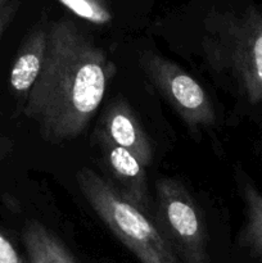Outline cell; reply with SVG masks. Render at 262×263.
I'll return each instance as SVG.
<instances>
[{"label": "cell", "instance_id": "obj_1", "mask_svg": "<svg viewBox=\"0 0 262 263\" xmlns=\"http://www.w3.org/2000/svg\"><path fill=\"white\" fill-rule=\"evenodd\" d=\"M117 68L73 21L48 23V53L40 76L23 104L49 144L81 136L102 104Z\"/></svg>", "mask_w": 262, "mask_h": 263}, {"label": "cell", "instance_id": "obj_2", "mask_svg": "<svg viewBox=\"0 0 262 263\" xmlns=\"http://www.w3.org/2000/svg\"><path fill=\"white\" fill-rule=\"evenodd\" d=\"M202 53L208 68L228 79L247 102H262V10L257 5L211 12Z\"/></svg>", "mask_w": 262, "mask_h": 263}, {"label": "cell", "instance_id": "obj_3", "mask_svg": "<svg viewBox=\"0 0 262 263\" xmlns=\"http://www.w3.org/2000/svg\"><path fill=\"white\" fill-rule=\"evenodd\" d=\"M82 197L95 215L140 263H181L151 213L126 199L109 180L89 167L76 174Z\"/></svg>", "mask_w": 262, "mask_h": 263}, {"label": "cell", "instance_id": "obj_4", "mask_svg": "<svg viewBox=\"0 0 262 263\" xmlns=\"http://www.w3.org/2000/svg\"><path fill=\"white\" fill-rule=\"evenodd\" d=\"M153 218L181 263H210L204 215L181 181L157 180Z\"/></svg>", "mask_w": 262, "mask_h": 263}, {"label": "cell", "instance_id": "obj_5", "mask_svg": "<svg viewBox=\"0 0 262 263\" xmlns=\"http://www.w3.org/2000/svg\"><path fill=\"white\" fill-rule=\"evenodd\" d=\"M139 64L152 86L192 133L217 122L215 107L204 87L179 64L153 51L141 53Z\"/></svg>", "mask_w": 262, "mask_h": 263}, {"label": "cell", "instance_id": "obj_6", "mask_svg": "<svg viewBox=\"0 0 262 263\" xmlns=\"http://www.w3.org/2000/svg\"><path fill=\"white\" fill-rule=\"evenodd\" d=\"M94 131L134 154L145 168L153 164V143L134 108L121 95L110 100L103 109Z\"/></svg>", "mask_w": 262, "mask_h": 263}, {"label": "cell", "instance_id": "obj_7", "mask_svg": "<svg viewBox=\"0 0 262 263\" xmlns=\"http://www.w3.org/2000/svg\"><path fill=\"white\" fill-rule=\"evenodd\" d=\"M95 141L103 157L105 167L112 177V184L126 199L145 212H152L148 179L145 167L134 154L108 140L104 135L94 131Z\"/></svg>", "mask_w": 262, "mask_h": 263}, {"label": "cell", "instance_id": "obj_8", "mask_svg": "<svg viewBox=\"0 0 262 263\" xmlns=\"http://www.w3.org/2000/svg\"><path fill=\"white\" fill-rule=\"evenodd\" d=\"M48 53V25L39 22L23 39L13 66L9 84L18 98L26 100L36 80L40 76Z\"/></svg>", "mask_w": 262, "mask_h": 263}, {"label": "cell", "instance_id": "obj_9", "mask_svg": "<svg viewBox=\"0 0 262 263\" xmlns=\"http://www.w3.org/2000/svg\"><path fill=\"white\" fill-rule=\"evenodd\" d=\"M22 241L27 263H79L62 239L38 220L23 226Z\"/></svg>", "mask_w": 262, "mask_h": 263}, {"label": "cell", "instance_id": "obj_10", "mask_svg": "<svg viewBox=\"0 0 262 263\" xmlns=\"http://www.w3.org/2000/svg\"><path fill=\"white\" fill-rule=\"evenodd\" d=\"M246 221L239 234L240 244L262 258V194L249 182L243 184Z\"/></svg>", "mask_w": 262, "mask_h": 263}, {"label": "cell", "instance_id": "obj_11", "mask_svg": "<svg viewBox=\"0 0 262 263\" xmlns=\"http://www.w3.org/2000/svg\"><path fill=\"white\" fill-rule=\"evenodd\" d=\"M76 17L97 26L108 25L113 20L112 0H57Z\"/></svg>", "mask_w": 262, "mask_h": 263}, {"label": "cell", "instance_id": "obj_12", "mask_svg": "<svg viewBox=\"0 0 262 263\" xmlns=\"http://www.w3.org/2000/svg\"><path fill=\"white\" fill-rule=\"evenodd\" d=\"M20 5V0H10V2L0 10V40H2L4 32L7 31V28L9 27L10 23L13 22L15 15H17Z\"/></svg>", "mask_w": 262, "mask_h": 263}, {"label": "cell", "instance_id": "obj_13", "mask_svg": "<svg viewBox=\"0 0 262 263\" xmlns=\"http://www.w3.org/2000/svg\"><path fill=\"white\" fill-rule=\"evenodd\" d=\"M0 263H25L9 239L0 234Z\"/></svg>", "mask_w": 262, "mask_h": 263}, {"label": "cell", "instance_id": "obj_14", "mask_svg": "<svg viewBox=\"0 0 262 263\" xmlns=\"http://www.w3.org/2000/svg\"><path fill=\"white\" fill-rule=\"evenodd\" d=\"M9 2H10V0H0V10H2L3 8H4L5 5H7Z\"/></svg>", "mask_w": 262, "mask_h": 263}]
</instances>
